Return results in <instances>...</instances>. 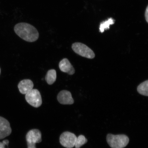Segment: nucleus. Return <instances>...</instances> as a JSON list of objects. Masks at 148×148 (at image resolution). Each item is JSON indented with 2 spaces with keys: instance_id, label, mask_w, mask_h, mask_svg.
<instances>
[{
  "instance_id": "nucleus-4",
  "label": "nucleus",
  "mask_w": 148,
  "mask_h": 148,
  "mask_svg": "<svg viewBox=\"0 0 148 148\" xmlns=\"http://www.w3.org/2000/svg\"><path fill=\"white\" fill-rule=\"evenodd\" d=\"M27 148H36V144L42 141V134L38 129L31 130L27 132L26 136Z\"/></svg>"
},
{
  "instance_id": "nucleus-2",
  "label": "nucleus",
  "mask_w": 148,
  "mask_h": 148,
  "mask_svg": "<svg viewBox=\"0 0 148 148\" xmlns=\"http://www.w3.org/2000/svg\"><path fill=\"white\" fill-rule=\"evenodd\" d=\"M107 141L112 148H123L129 143V138L124 134L107 135Z\"/></svg>"
},
{
  "instance_id": "nucleus-12",
  "label": "nucleus",
  "mask_w": 148,
  "mask_h": 148,
  "mask_svg": "<svg viewBox=\"0 0 148 148\" xmlns=\"http://www.w3.org/2000/svg\"><path fill=\"white\" fill-rule=\"evenodd\" d=\"M139 93L142 95L148 96V80H147L140 83L137 88Z\"/></svg>"
},
{
  "instance_id": "nucleus-5",
  "label": "nucleus",
  "mask_w": 148,
  "mask_h": 148,
  "mask_svg": "<svg viewBox=\"0 0 148 148\" xmlns=\"http://www.w3.org/2000/svg\"><path fill=\"white\" fill-rule=\"evenodd\" d=\"M25 99L27 103L32 106L38 108L42 104L41 95L38 90L33 89L25 94Z\"/></svg>"
},
{
  "instance_id": "nucleus-1",
  "label": "nucleus",
  "mask_w": 148,
  "mask_h": 148,
  "mask_svg": "<svg viewBox=\"0 0 148 148\" xmlns=\"http://www.w3.org/2000/svg\"><path fill=\"white\" fill-rule=\"evenodd\" d=\"M14 30L16 35L26 41L34 42L39 38V34L36 28L28 23H18L15 25Z\"/></svg>"
},
{
  "instance_id": "nucleus-11",
  "label": "nucleus",
  "mask_w": 148,
  "mask_h": 148,
  "mask_svg": "<svg viewBox=\"0 0 148 148\" xmlns=\"http://www.w3.org/2000/svg\"><path fill=\"white\" fill-rule=\"evenodd\" d=\"M57 73L56 71L54 69H51L47 72L45 79L48 84L51 85L56 81Z\"/></svg>"
},
{
  "instance_id": "nucleus-10",
  "label": "nucleus",
  "mask_w": 148,
  "mask_h": 148,
  "mask_svg": "<svg viewBox=\"0 0 148 148\" xmlns=\"http://www.w3.org/2000/svg\"><path fill=\"white\" fill-rule=\"evenodd\" d=\"M61 71L72 75L75 73V70L67 58H64L60 61L59 64Z\"/></svg>"
},
{
  "instance_id": "nucleus-17",
  "label": "nucleus",
  "mask_w": 148,
  "mask_h": 148,
  "mask_svg": "<svg viewBox=\"0 0 148 148\" xmlns=\"http://www.w3.org/2000/svg\"><path fill=\"white\" fill-rule=\"evenodd\" d=\"M1 68H0V74H1Z\"/></svg>"
},
{
  "instance_id": "nucleus-13",
  "label": "nucleus",
  "mask_w": 148,
  "mask_h": 148,
  "mask_svg": "<svg viewBox=\"0 0 148 148\" xmlns=\"http://www.w3.org/2000/svg\"><path fill=\"white\" fill-rule=\"evenodd\" d=\"M114 23V20L112 18H110L106 21L101 23L99 27V31L103 33L105 30L110 29V25H113Z\"/></svg>"
},
{
  "instance_id": "nucleus-8",
  "label": "nucleus",
  "mask_w": 148,
  "mask_h": 148,
  "mask_svg": "<svg viewBox=\"0 0 148 148\" xmlns=\"http://www.w3.org/2000/svg\"><path fill=\"white\" fill-rule=\"evenodd\" d=\"M57 99L59 102L63 105H71L74 103L71 92L66 90H62L59 92Z\"/></svg>"
},
{
  "instance_id": "nucleus-7",
  "label": "nucleus",
  "mask_w": 148,
  "mask_h": 148,
  "mask_svg": "<svg viewBox=\"0 0 148 148\" xmlns=\"http://www.w3.org/2000/svg\"><path fill=\"white\" fill-rule=\"evenodd\" d=\"M12 132L9 122L5 118L0 116V140L9 136Z\"/></svg>"
},
{
  "instance_id": "nucleus-6",
  "label": "nucleus",
  "mask_w": 148,
  "mask_h": 148,
  "mask_svg": "<svg viewBox=\"0 0 148 148\" xmlns=\"http://www.w3.org/2000/svg\"><path fill=\"white\" fill-rule=\"evenodd\" d=\"M77 136L75 134L69 132H65L61 135L60 143L63 147L72 148L75 146Z\"/></svg>"
},
{
  "instance_id": "nucleus-3",
  "label": "nucleus",
  "mask_w": 148,
  "mask_h": 148,
  "mask_svg": "<svg viewBox=\"0 0 148 148\" xmlns=\"http://www.w3.org/2000/svg\"><path fill=\"white\" fill-rule=\"evenodd\" d=\"M72 48L75 53L85 58L92 59L95 57L93 51L84 44L75 42L72 45Z\"/></svg>"
},
{
  "instance_id": "nucleus-9",
  "label": "nucleus",
  "mask_w": 148,
  "mask_h": 148,
  "mask_svg": "<svg viewBox=\"0 0 148 148\" xmlns=\"http://www.w3.org/2000/svg\"><path fill=\"white\" fill-rule=\"evenodd\" d=\"M34 84L32 81L29 79H25L22 80L18 83V88L21 93L23 94H27L32 90Z\"/></svg>"
},
{
  "instance_id": "nucleus-16",
  "label": "nucleus",
  "mask_w": 148,
  "mask_h": 148,
  "mask_svg": "<svg viewBox=\"0 0 148 148\" xmlns=\"http://www.w3.org/2000/svg\"><path fill=\"white\" fill-rule=\"evenodd\" d=\"M145 18L147 23H148V6H147L146 8L145 13Z\"/></svg>"
},
{
  "instance_id": "nucleus-15",
  "label": "nucleus",
  "mask_w": 148,
  "mask_h": 148,
  "mask_svg": "<svg viewBox=\"0 0 148 148\" xmlns=\"http://www.w3.org/2000/svg\"><path fill=\"white\" fill-rule=\"evenodd\" d=\"M9 143V141L8 140H5L1 142H0V148H5L6 146H8Z\"/></svg>"
},
{
  "instance_id": "nucleus-14",
  "label": "nucleus",
  "mask_w": 148,
  "mask_h": 148,
  "mask_svg": "<svg viewBox=\"0 0 148 148\" xmlns=\"http://www.w3.org/2000/svg\"><path fill=\"white\" fill-rule=\"evenodd\" d=\"M87 142V139L84 136L80 135L77 138L75 147V148H79Z\"/></svg>"
}]
</instances>
